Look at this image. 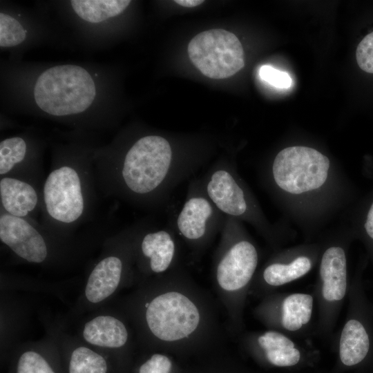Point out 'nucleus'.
Segmentation results:
<instances>
[{"label":"nucleus","mask_w":373,"mask_h":373,"mask_svg":"<svg viewBox=\"0 0 373 373\" xmlns=\"http://www.w3.org/2000/svg\"><path fill=\"white\" fill-rule=\"evenodd\" d=\"M46 211L54 221L71 224L84 214L85 191L80 171L70 165L52 170L43 188Z\"/></svg>","instance_id":"obj_7"},{"label":"nucleus","mask_w":373,"mask_h":373,"mask_svg":"<svg viewBox=\"0 0 373 373\" xmlns=\"http://www.w3.org/2000/svg\"><path fill=\"white\" fill-rule=\"evenodd\" d=\"M370 341L363 325L356 320H350L345 325L339 343V356L346 366L361 363L367 356Z\"/></svg>","instance_id":"obj_16"},{"label":"nucleus","mask_w":373,"mask_h":373,"mask_svg":"<svg viewBox=\"0 0 373 373\" xmlns=\"http://www.w3.org/2000/svg\"><path fill=\"white\" fill-rule=\"evenodd\" d=\"M259 76L263 81L278 88H288L292 84V79L288 73L269 65L260 67Z\"/></svg>","instance_id":"obj_27"},{"label":"nucleus","mask_w":373,"mask_h":373,"mask_svg":"<svg viewBox=\"0 0 373 373\" xmlns=\"http://www.w3.org/2000/svg\"><path fill=\"white\" fill-rule=\"evenodd\" d=\"M25 39L26 30L21 23L7 14L0 13V46H15Z\"/></svg>","instance_id":"obj_23"},{"label":"nucleus","mask_w":373,"mask_h":373,"mask_svg":"<svg viewBox=\"0 0 373 373\" xmlns=\"http://www.w3.org/2000/svg\"><path fill=\"white\" fill-rule=\"evenodd\" d=\"M200 163L198 157L179 153L166 137L145 135L132 144L113 169L115 187L135 203L159 205Z\"/></svg>","instance_id":"obj_1"},{"label":"nucleus","mask_w":373,"mask_h":373,"mask_svg":"<svg viewBox=\"0 0 373 373\" xmlns=\"http://www.w3.org/2000/svg\"><path fill=\"white\" fill-rule=\"evenodd\" d=\"M225 220L206 194L200 179L191 181L184 204L175 220L181 236L193 245L208 241L219 230Z\"/></svg>","instance_id":"obj_8"},{"label":"nucleus","mask_w":373,"mask_h":373,"mask_svg":"<svg viewBox=\"0 0 373 373\" xmlns=\"http://www.w3.org/2000/svg\"><path fill=\"white\" fill-rule=\"evenodd\" d=\"M0 240L21 259L42 264L50 256V246L45 237L23 218L7 213L0 217Z\"/></svg>","instance_id":"obj_10"},{"label":"nucleus","mask_w":373,"mask_h":373,"mask_svg":"<svg viewBox=\"0 0 373 373\" xmlns=\"http://www.w3.org/2000/svg\"><path fill=\"white\" fill-rule=\"evenodd\" d=\"M129 0H73L72 7L82 19L99 23L121 14L130 4Z\"/></svg>","instance_id":"obj_17"},{"label":"nucleus","mask_w":373,"mask_h":373,"mask_svg":"<svg viewBox=\"0 0 373 373\" xmlns=\"http://www.w3.org/2000/svg\"><path fill=\"white\" fill-rule=\"evenodd\" d=\"M200 180L210 200L225 216L238 220L251 215L249 196L226 162L215 164Z\"/></svg>","instance_id":"obj_9"},{"label":"nucleus","mask_w":373,"mask_h":373,"mask_svg":"<svg viewBox=\"0 0 373 373\" xmlns=\"http://www.w3.org/2000/svg\"><path fill=\"white\" fill-rule=\"evenodd\" d=\"M310 269L309 259L300 256L289 265L274 263L267 266L264 270L263 278L269 285L280 286L299 278Z\"/></svg>","instance_id":"obj_20"},{"label":"nucleus","mask_w":373,"mask_h":373,"mask_svg":"<svg viewBox=\"0 0 373 373\" xmlns=\"http://www.w3.org/2000/svg\"><path fill=\"white\" fill-rule=\"evenodd\" d=\"M267 361L273 365L280 367H292L300 361L301 354L296 347L265 353Z\"/></svg>","instance_id":"obj_25"},{"label":"nucleus","mask_w":373,"mask_h":373,"mask_svg":"<svg viewBox=\"0 0 373 373\" xmlns=\"http://www.w3.org/2000/svg\"><path fill=\"white\" fill-rule=\"evenodd\" d=\"M70 353L68 373H107L108 363L102 354L82 340L75 339Z\"/></svg>","instance_id":"obj_18"},{"label":"nucleus","mask_w":373,"mask_h":373,"mask_svg":"<svg viewBox=\"0 0 373 373\" xmlns=\"http://www.w3.org/2000/svg\"><path fill=\"white\" fill-rule=\"evenodd\" d=\"M313 298L305 294H293L283 303V326L289 331H296L307 324L311 318Z\"/></svg>","instance_id":"obj_19"},{"label":"nucleus","mask_w":373,"mask_h":373,"mask_svg":"<svg viewBox=\"0 0 373 373\" xmlns=\"http://www.w3.org/2000/svg\"><path fill=\"white\" fill-rule=\"evenodd\" d=\"M175 3L186 8H194L204 3L202 0H175Z\"/></svg>","instance_id":"obj_30"},{"label":"nucleus","mask_w":373,"mask_h":373,"mask_svg":"<svg viewBox=\"0 0 373 373\" xmlns=\"http://www.w3.org/2000/svg\"><path fill=\"white\" fill-rule=\"evenodd\" d=\"M0 197L6 213L23 218L32 211L38 203L37 191L31 184L10 176L1 179Z\"/></svg>","instance_id":"obj_15"},{"label":"nucleus","mask_w":373,"mask_h":373,"mask_svg":"<svg viewBox=\"0 0 373 373\" xmlns=\"http://www.w3.org/2000/svg\"><path fill=\"white\" fill-rule=\"evenodd\" d=\"M26 153V144L21 137L7 138L0 142V175H5L21 162Z\"/></svg>","instance_id":"obj_21"},{"label":"nucleus","mask_w":373,"mask_h":373,"mask_svg":"<svg viewBox=\"0 0 373 373\" xmlns=\"http://www.w3.org/2000/svg\"><path fill=\"white\" fill-rule=\"evenodd\" d=\"M16 373H55V372L41 352L36 347H29L19 355Z\"/></svg>","instance_id":"obj_22"},{"label":"nucleus","mask_w":373,"mask_h":373,"mask_svg":"<svg viewBox=\"0 0 373 373\" xmlns=\"http://www.w3.org/2000/svg\"><path fill=\"white\" fill-rule=\"evenodd\" d=\"M171 362L165 355L153 354L139 369V373H170Z\"/></svg>","instance_id":"obj_28"},{"label":"nucleus","mask_w":373,"mask_h":373,"mask_svg":"<svg viewBox=\"0 0 373 373\" xmlns=\"http://www.w3.org/2000/svg\"><path fill=\"white\" fill-rule=\"evenodd\" d=\"M222 231L220 254L216 266V277L225 291H237L252 278L258 260L254 245L241 238L238 220L225 216Z\"/></svg>","instance_id":"obj_6"},{"label":"nucleus","mask_w":373,"mask_h":373,"mask_svg":"<svg viewBox=\"0 0 373 373\" xmlns=\"http://www.w3.org/2000/svg\"><path fill=\"white\" fill-rule=\"evenodd\" d=\"M356 58L361 69L373 73V32L366 35L358 45Z\"/></svg>","instance_id":"obj_24"},{"label":"nucleus","mask_w":373,"mask_h":373,"mask_svg":"<svg viewBox=\"0 0 373 373\" xmlns=\"http://www.w3.org/2000/svg\"><path fill=\"white\" fill-rule=\"evenodd\" d=\"M80 340L95 349H119L128 342V332L124 323L117 316L99 314L83 324Z\"/></svg>","instance_id":"obj_12"},{"label":"nucleus","mask_w":373,"mask_h":373,"mask_svg":"<svg viewBox=\"0 0 373 373\" xmlns=\"http://www.w3.org/2000/svg\"><path fill=\"white\" fill-rule=\"evenodd\" d=\"M187 52L193 64L211 79L228 78L245 66L240 40L233 33L222 29L198 34L189 42Z\"/></svg>","instance_id":"obj_4"},{"label":"nucleus","mask_w":373,"mask_h":373,"mask_svg":"<svg viewBox=\"0 0 373 373\" xmlns=\"http://www.w3.org/2000/svg\"><path fill=\"white\" fill-rule=\"evenodd\" d=\"M258 344L268 352L293 348L294 343L285 335L276 332H267L258 338Z\"/></svg>","instance_id":"obj_26"},{"label":"nucleus","mask_w":373,"mask_h":373,"mask_svg":"<svg viewBox=\"0 0 373 373\" xmlns=\"http://www.w3.org/2000/svg\"><path fill=\"white\" fill-rule=\"evenodd\" d=\"M144 318L148 330L165 342L182 340L198 328V307L184 294L175 291L155 296L144 305Z\"/></svg>","instance_id":"obj_3"},{"label":"nucleus","mask_w":373,"mask_h":373,"mask_svg":"<svg viewBox=\"0 0 373 373\" xmlns=\"http://www.w3.org/2000/svg\"><path fill=\"white\" fill-rule=\"evenodd\" d=\"M139 241L140 256L151 272L160 274L171 266L175 260L176 244L169 230L146 232Z\"/></svg>","instance_id":"obj_13"},{"label":"nucleus","mask_w":373,"mask_h":373,"mask_svg":"<svg viewBox=\"0 0 373 373\" xmlns=\"http://www.w3.org/2000/svg\"><path fill=\"white\" fill-rule=\"evenodd\" d=\"M365 229L369 236L373 239V203L367 213Z\"/></svg>","instance_id":"obj_29"},{"label":"nucleus","mask_w":373,"mask_h":373,"mask_svg":"<svg viewBox=\"0 0 373 373\" xmlns=\"http://www.w3.org/2000/svg\"><path fill=\"white\" fill-rule=\"evenodd\" d=\"M124 250L110 254L99 260L90 272L84 286L86 303L97 305L110 298L117 290L127 265Z\"/></svg>","instance_id":"obj_11"},{"label":"nucleus","mask_w":373,"mask_h":373,"mask_svg":"<svg viewBox=\"0 0 373 373\" xmlns=\"http://www.w3.org/2000/svg\"><path fill=\"white\" fill-rule=\"evenodd\" d=\"M329 164L328 157L314 149L290 146L276 155L271 173L281 189L300 194L316 189L325 182Z\"/></svg>","instance_id":"obj_5"},{"label":"nucleus","mask_w":373,"mask_h":373,"mask_svg":"<svg viewBox=\"0 0 373 373\" xmlns=\"http://www.w3.org/2000/svg\"><path fill=\"white\" fill-rule=\"evenodd\" d=\"M95 95V85L88 71L70 64L47 69L39 76L34 88L37 106L55 116L84 112Z\"/></svg>","instance_id":"obj_2"},{"label":"nucleus","mask_w":373,"mask_h":373,"mask_svg":"<svg viewBox=\"0 0 373 373\" xmlns=\"http://www.w3.org/2000/svg\"><path fill=\"white\" fill-rule=\"evenodd\" d=\"M320 274L323 297L329 301L343 299L347 289V265L345 251L341 247H332L325 251Z\"/></svg>","instance_id":"obj_14"}]
</instances>
